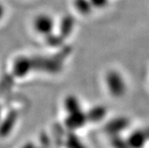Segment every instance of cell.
Listing matches in <instances>:
<instances>
[{"instance_id":"obj_1","label":"cell","mask_w":149,"mask_h":148,"mask_svg":"<svg viewBox=\"0 0 149 148\" xmlns=\"http://www.w3.org/2000/svg\"><path fill=\"white\" fill-rule=\"evenodd\" d=\"M105 84L109 93L114 97H120L126 91V83L121 74L116 71H110L105 75Z\"/></svg>"},{"instance_id":"obj_2","label":"cell","mask_w":149,"mask_h":148,"mask_svg":"<svg viewBox=\"0 0 149 148\" xmlns=\"http://www.w3.org/2000/svg\"><path fill=\"white\" fill-rule=\"evenodd\" d=\"M55 25V20L47 13H41L37 15L33 21L34 30L38 34L46 37H49L53 33Z\"/></svg>"},{"instance_id":"obj_3","label":"cell","mask_w":149,"mask_h":148,"mask_svg":"<svg viewBox=\"0 0 149 148\" xmlns=\"http://www.w3.org/2000/svg\"><path fill=\"white\" fill-rule=\"evenodd\" d=\"M147 135L142 130L133 131L129 136L126 145L129 148H143L146 145Z\"/></svg>"},{"instance_id":"obj_4","label":"cell","mask_w":149,"mask_h":148,"mask_svg":"<svg viewBox=\"0 0 149 148\" xmlns=\"http://www.w3.org/2000/svg\"><path fill=\"white\" fill-rule=\"evenodd\" d=\"M88 117L87 115L80 111L78 112H74V113H71L68 115V118L66 119L65 123L66 126L72 129H75L78 128H81L85 122H87Z\"/></svg>"},{"instance_id":"obj_5","label":"cell","mask_w":149,"mask_h":148,"mask_svg":"<svg viewBox=\"0 0 149 148\" xmlns=\"http://www.w3.org/2000/svg\"><path fill=\"white\" fill-rule=\"evenodd\" d=\"M74 6L76 10L82 15L89 13L93 7L89 0H74Z\"/></svg>"},{"instance_id":"obj_6","label":"cell","mask_w":149,"mask_h":148,"mask_svg":"<svg viewBox=\"0 0 149 148\" xmlns=\"http://www.w3.org/2000/svg\"><path fill=\"white\" fill-rule=\"evenodd\" d=\"M15 119L12 117L11 119L6 120L2 124H0V136L1 137H6L11 132L13 125H15Z\"/></svg>"},{"instance_id":"obj_7","label":"cell","mask_w":149,"mask_h":148,"mask_svg":"<svg viewBox=\"0 0 149 148\" xmlns=\"http://www.w3.org/2000/svg\"><path fill=\"white\" fill-rule=\"evenodd\" d=\"M65 108L69 113L78 112L80 111V104L74 97H71L65 101Z\"/></svg>"},{"instance_id":"obj_8","label":"cell","mask_w":149,"mask_h":148,"mask_svg":"<svg viewBox=\"0 0 149 148\" xmlns=\"http://www.w3.org/2000/svg\"><path fill=\"white\" fill-rule=\"evenodd\" d=\"M92 6L96 7H103L107 4V0H89Z\"/></svg>"},{"instance_id":"obj_9","label":"cell","mask_w":149,"mask_h":148,"mask_svg":"<svg viewBox=\"0 0 149 148\" xmlns=\"http://www.w3.org/2000/svg\"><path fill=\"white\" fill-rule=\"evenodd\" d=\"M5 12H6V9H5V6L2 3H0V20H2L4 15H5Z\"/></svg>"},{"instance_id":"obj_10","label":"cell","mask_w":149,"mask_h":148,"mask_svg":"<svg viewBox=\"0 0 149 148\" xmlns=\"http://www.w3.org/2000/svg\"><path fill=\"white\" fill-rule=\"evenodd\" d=\"M22 148H35V146H34V145L32 143H27Z\"/></svg>"}]
</instances>
